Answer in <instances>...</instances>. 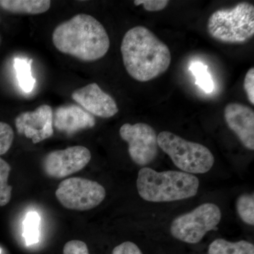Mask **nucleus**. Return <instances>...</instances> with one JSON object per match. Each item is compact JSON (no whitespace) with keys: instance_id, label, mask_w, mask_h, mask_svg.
<instances>
[{"instance_id":"a211bd4d","label":"nucleus","mask_w":254,"mask_h":254,"mask_svg":"<svg viewBox=\"0 0 254 254\" xmlns=\"http://www.w3.org/2000/svg\"><path fill=\"white\" fill-rule=\"evenodd\" d=\"M190 70L194 75L195 84L198 85L205 93H210L213 91V81L208 73L206 65L200 62H193L190 64Z\"/></svg>"},{"instance_id":"4468645a","label":"nucleus","mask_w":254,"mask_h":254,"mask_svg":"<svg viewBox=\"0 0 254 254\" xmlns=\"http://www.w3.org/2000/svg\"><path fill=\"white\" fill-rule=\"evenodd\" d=\"M50 0H0V7L14 14H40L46 12Z\"/></svg>"},{"instance_id":"412c9836","label":"nucleus","mask_w":254,"mask_h":254,"mask_svg":"<svg viewBox=\"0 0 254 254\" xmlns=\"http://www.w3.org/2000/svg\"><path fill=\"white\" fill-rule=\"evenodd\" d=\"M14 133L8 124L0 122V155L7 153L14 141Z\"/></svg>"},{"instance_id":"5701e85b","label":"nucleus","mask_w":254,"mask_h":254,"mask_svg":"<svg viewBox=\"0 0 254 254\" xmlns=\"http://www.w3.org/2000/svg\"><path fill=\"white\" fill-rule=\"evenodd\" d=\"M169 1L167 0H135L133 4L136 6L143 5L148 11H159L163 10L168 6Z\"/></svg>"},{"instance_id":"4be33fe9","label":"nucleus","mask_w":254,"mask_h":254,"mask_svg":"<svg viewBox=\"0 0 254 254\" xmlns=\"http://www.w3.org/2000/svg\"><path fill=\"white\" fill-rule=\"evenodd\" d=\"M63 254H89V252L85 242L80 240H71L64 246Z\"/></svg>"},{"instance_id":"20e7f679","label":"nucleus","mask_w":254,"mask_h":254,"mask_svg":"<svg viewBox=\"0 0 254 254\" xmlns=\"http://www.w3.org/2000/svg\"><path fill=\"white\" fill-rule=\"evenodd\" d=\"M207 28L215 41L225 44H245L254 35V6L241 2L230 9L217 10L209 17Z\"/></svg>"},{"instance_id":"6ab92c4d","label":"nucleus","mask_w":254,"mask_h":254,"mask_svg":"<svg viewBox=\"0 0 254 254\" xmlns=\"http://www.w3.org/2000/svg\"><path fill=\"white\" fill-rule=\"evenodd\" d=\"M10 171L9 164L0 158V207L7 205L11 198L12 187L8 184Z\"/></svg>"},{"instance_id":"f03ea898","label":"nucleus","mask_w":254,"mask_h":254,"mask_svg":"<svg viewBox=\"0 0 254 254\" xmlns=\"http://www.w3.org/2000/svg\"><path fill=\"white\" fill-rule=\"evenodd\" d=\"M53 43L60 53L83 62L101 59L110 46L103 24L86 14H78L58 25L53 33Z\"/></svg>"},{"instance_id":"ddd939ff","label":"nucleus","mask_w":254,"mask_h":254,"mask_svg":"<svg viewBox=\"0 0 254 254\" xmlns=\"http://www.w3.org/2000/svg\"><path fill=\"white\" fill-rule=\"evenodd\" d=\"M93 115L78 105H62L53 113V127L58 131L68 135L95 127Z\"/></svg>"},{"instance_id":"dca6fc26","label":"nucleus","mask_w":254,"mask_h":254,"mask_svg":"<svg viewBox=\"0 0 254 254\" xmlns=\"http://www.w3.org/2000/svg\"><path fill=\"white\" fill-rule=\"evenodd\" d=\"M33 60L27 58H16L14 61V67L20 88L25 93H29L33 91L36 81L31 72Z\"/></svg>"},{"instance_id":"1a4fd4ad","label":"nucleus","mask_w":254,"mask_h":254,"mask_svg":"<svg viewBox=\"0 0 254 254\" xmlns=\"http://www.w3.org/2000/svg\"><path fill=\"white\" fill-rule=\"evenodd\" d=\"M91 160V153L88 148L75 145L50 152L43 158L42 168L47 176L65 178L83 170Z\"/></svg>"},{"instance_id":"39448f33","label":"nucleus","mask_w":254,"mask_h":254,"mask_svg":"<svg viewBox=\"0 0 254 254\" xmlns=\"http://www.w3.org/2000/svg\"><path fill=\"white\" fill-rule=\"evenodd\" d=\"M158 145L184 173L204 174L213 166L215 159L208 148L187 141L172 132H160Z\"/></svg>"},{"instance_id":"bb28decb","label":"nucleus","mask_w":254,"mask_h":254,"mask_svg":"<svg viewBox=\"0 0 254 254\" xmlns=\"http://www.w3.org/2000/svg\"><path fill=\"white\" fill-rule=\"evenodd\" d=\"M0 41H1V39H0Z\"/></svg>"},{"instance_id":"f8f14e48","label":"nucleus","mask_w":254,"mask_h":254,"mask_svg":"<svg viewBox=\"0 0 254 254\" xmlns=\"http://www.w3.org/2000/svg\"><path fill=\"white\" fill-rule=\"evenodd\" d=\"M227 126L249 150H254V111L240 103H229L224 110Z\"/></svg>"},{"instance_id":"6e6552de","label":"nucleus","mask_w":254,"mask_h":254,"mask_svg":"<svg viewBox=\"0 0 254 254\" xmlns=\"http://www.w3.org/2000/svg\"><path fill=\"white\" fill-rule=\"evenodd\" d=\"M120 135L122 139L128 143V153L137 165L145 166L156 158L158 153V136L150 125L126 123L120 127Z\"/></svg>"},{"instance_id":"9b49d317","label":"nucleus","mask_w":254,"mask_h":254,"mask_svg":"<svg viewBox=\"0 0 254 254\" xmlns=\"http://www.w3.org/2000/svg\"><path fill=\"white\" fill-rule=\"evenodd\" d=\"M71 98L93 116L113 118L119 108L113 97L102 91L96 83H92L73 91Z\"/></svg>"},{"instance_id":"aec40b11","label":"nucleus","mask_w":254,"mask_h":254,"mask_svg":"<svg viewBox=\"0 0 254 254\" xmlns=\"http://www.w3.org/2000/svg\"><path fill=\"white\" fill-rule=\"evenodd\" d=\"M237 213L242 221L248 225H254V195L252 194L241 195L237 200Z\"/></svg>"},{"instance_id":"7ed1b4c3","label":"nucleus","mask_w":254,"mask_h":254,"mask_svg":"<svg viewBox=\"0 0 254 254\" xmlns=\"http://www.w3.org/2000/svg\"><path fill=\"white\" fill-rule=\"evenodd\" d=\"M198 177L184 172L155 171L149 168L139 170L136 181L138 194L154 203L176 201L195 196L199 188Z\"/></svg>"},{"instance_id":"f257e3e1","label":"nucleus","mask_w":254,"mask_h":254,"mask_svg":"<svg viewBox=\"0 0 254 254\" xmlns=\"http://www.w3.org/2000/svg\"><path fill=\"white\" fill-rule=\"evenodd\" d=\"M120 49L127 73L138 81L154 79L165 73L171 64L168 46L144 26L128 30Z\"/></svg>"},{"instance_id":"f3484780","label":"nucleus","mask_w":254,"mask_h":254,"mask_svg":"<svg viewBox=\"0 0 254 254\" xmlns=\"http://www.w3.org/2000/svg\"><path fill=\"white\" fill-rule=\"evenodd\" d=\"M40 222L41 217L37 212H28L23 223V237L26 245L38 243L40 237Z\"/></svg>"},{"instance_id":"a878e982","label":"nucleus","mask_w":254,"mask_h":254,"mask_svg":"<svg viewBox=\"0 0 254 254\" xmlns=\"http://www.w3.org/2000/svg\"><path fill=\"white\" fill-rule=\"evenodd\" d=\"M0 253H1V249H0Z\"/></svg>"},{"instance_id":"b1692460","label":"nucleus","mask_w":254,"mask_h":254,"mask_svg":"<svg viewBox=\"0 0 254 254\" xmlns=\"http://www.w3.org/2000/svg\"><path fill=\"white\" fill-rule=\"evenodd\" d=\"M244 88L247 98L254 105V68H251L246 74L244 81Z\"/></svg>"},{"instance_id":"423d86ee","label":"nucleus","mask_w":254,"mask_h":254,"mask_svg":"<svg viewBox=\"0 0 254 254\" xmlns=\"http://www.w3.org/2000/svg\"><path fill=\"white\" fill-rule=\"evenodd\" d=\"M222 218L218 205L205 203L194 210L180 215L170 226L172 236L188 244H197L208 232L216 230Z\"/></svg>"},{"instance_id":"2eb2a0df","label":"nucleus","mask_w":254,"mask_h":254,"mask_svg":"<svg viewBox=\"0 0 254 254\" xmlns=\"http://www.w3.org/2000/svg\"><path fill=\"white\" fill-rule=\"evenodd\" d=\"M208 254H254V246L251 242L242 240L231 242L218 239L210 244Z\"/></svg>"},{"instance_id":"393cba45","label":"nucleus","mask_w":254,"mask_h":254,"mask_svg":"<svg viewBox=\"0 0 254 254\" xmlns=\"http://www.w3.org/2000/svg\"><path fill=\"white\" fill-rule=\"evenodd\" d=\"M113 254H143L136 244L125 242L114 248Z\"/></svg>"},{"instance_id":"9d476101","label":"nucleus","mask_w":254,"mask_h":254,"mask_svg":"<svg viewBox=\"0 0 254 254\" xmlns=\"http://www.w3.org/2000/svg\"><path fill=\"white\" fill-rule=\"evenodd\" d=\"M19 134L32 140L35 144L53 136V111L48 105H42L33 111L24 112L15 119Z\"/></svg>"},{"instance_id":"0eeeda50","label":"nucleus","mask_w":254,"mask_h":254,"mask_svg":"<svg viewBox=\"0 0 254 254\" xmlns=\"http://www.w3.org/2000/svg\"><path fill=\"white\" fill-rule=\"evenodd\" d=\"M55 195L65 208L85 211L99 205L104 200L106 191L97 182L71 177L60 184Z\"/></svg>"}]
</instances>
